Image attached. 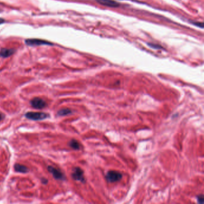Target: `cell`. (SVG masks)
<instances>
[{
	"label": "cell",
	"instance_id": "6",
	"mask_svg": "<svg viewBox=\"0 0 204 204\" xmlns=\"http://www.w3.org/2000/svg\"><path fill=\"white\" fill-rule=\"evenodd\" d=\"M26 44L28 46H42V45H53L52 43L47 42L46 40H44L42 39L38 38H31L27 39L25 40Z\"/></svg>",
	"mask_w": 204,
	"mask_h": 204
},
{
	"label": "cell",
	"instance_id": "8",
	"mask_svg": "<svg viewBox=\"0 0 204 204\" xmlns=\"http://www.w3.org/2000/svg\"><path fill=\"white\" fill-rule=\"evenodd\" d=\"M15 51L12 49H2L0 50V56L2 58H8L12 55Z\"/></svg>",
	"mask_w": 204,
	"mask_h": 204
},
{
	"label": "cell",
	"instance_id": "7",
	"mask_svg": "<svg viewBox=\"0 0 204 204\" xmlns=\"http://www.w3.org/2000/svg\"><path fill=\"white\" fill-rule=\"evenodd\" d=\"M96 1L102 6L109 7H118L120 6L119 3L113 0H96Z\"/></svg>",
	"mask_w": 204,
	"mask_h": 204
},
{
	"label": "cell",
	"instance_id": "10",
	"mask_svg": "<svg viewBox=\"0 0 204 204\" xmlns=\"http://www.w3.org/2000/svg\"><path fill=\"white\" fill-rule=\"evenodd\" d=\"M69 145L74 150H79L80 148V143L76 140H71L69 143Z\"/></svg>",
	"mask_w": 204,
	"mask_h": 204
},
{
	"label": "cell",
	"instance_id": "3",
	"mask_svg": "<svg viewBox=\"0 0 204 204\" xmlns=\"http://www.w3.org/2000/svg\"><path fill=\"white\" fill-rule=\"evenodd\" d=\"M47 170L50 173H51L53 177L56 180H64L65 179V176L64 174L56 168H55L52 166H49L47 167Z\"/></svg>",
	"mask_w": 204,
	"mask_h": 204
},
{
	"label": "cell",
	"instance_id": "13",
	"mask_svg": "<svg viewBox=\"0 0 204 204\" xmlns=\"http://www.w3.org/2000/svg\"><path fill=\"white\" fill-rule=\"evenodd\" d=\"M192 24H193L194 25L200 27V28H203V24H202V23H201V22H192Z\"/></svg>",
	"mask_w": 204,
	"mask_h": 204
},
{
	"label": "cell",
	"instance_id": "11",
	"mask_svg": "<svg viewBox=\"0 0 204 204\" xmlns=\"http://www.w3.org/2000/svg\"><path fill=\"white\" fill-rule=\"evenodd\" d=\"M72 113V111L71 110L69 109H60V110L58 111V114L60 116H67L69 114H71Z\"/></svg>",
	"mask_w": 204,
	"mask_h": 204
},
{
	"label": "cell",
	"instance_id": "14",
	"mask_svg": "<svg viewBox=\"0 0 204 204\" xmlns=\"http://www.w3.org/2000/svg\"><path fill=\"white\" fill-rule=\"evenodd\" d=\"M42 182L43 183V184H46L47 183H48V180L46 179H44V178H43L42 179Z\"/></svg>",
	"mask_w": 204,
	"mask_h": 204
},
{
	"label": "cell",
	"instance_id": "12",
	"mask_svg": "<svg viewBox=\"0 0 204 204\" xmlns=\"http://www.w3.org/2000/svg\"><path fill=\"white\" fill-rule=\"evenodd\" d=\"M204 196L203 195H199L197 197V201H198V202L202 204L204 202Z\"/></svg>",
	"mask_w": 204,
	"mask_h": 204
},
{
	"label": "cell",
	"instance_id": "4",
	"mask_svg": "<svg viewBox=\"0 0 204 204\" xmlns=\"http://www.w3.org/2000/svg\"><path fill=\"white\" fill-rule=\"evenodd\" d=\"M30 104L31 105V106L35 109H43L44 108H45L46 107H47V104L46 102L40 98H33L31 101H30Z\"/></svg>",
	"mask_w": 204,
	"mask_h": 204
},
{
	"label": "cell",
	"instance_id": "16",
	"mask_svg": "<svg viewBox=\"0 0 204 204\" xmlns=\"http://www.w3.org/2000/svg\"><path fill=\"white\" fill-rule=\"evenodd\" d=\"M4 22H5V20L2 18H0V25L4 23Z\"/></svg>",
	"mask_w": 204,
	"mask_h": 204
},
{
	"label": "cell",
	"instance_id": "1",
	"mask_svg": "<svg viewBox=\"0 0 204 204\" xmlns=\"http://www.w3.org/2000/svg\"><path fill=\"white\" fill-rule=\"evenodd\" d=\"M26 118L32 120H42L44 119H47L50 117V115L46 113H43V112H28L26 113L25 115Z\"/></svg>",
	"mask_w": 204,
	"mask_h": 204
},
{
	"label": "cell",
	"instance_id": "2",
	"mask_svg": "<svg viewBox=\"0 0 204 204\" xmlns=\"http://www.w3.org/2000/svg\"><path fill=\"white\" fill-rule=\"evenodd\" d=\"M122 178V174L118 171H110L106 175V179L109 182L114 183Z\"/></svg>",
	"mask_w": 204,
	"mask_h": 204
},
{
	"label": "cell",
	"instance_id": "5",
	"mask_svg": "<svg viewBox=\"0 0 204 204\" xmlns=\"http://www.w3.org/2000/svg\"><path fill=\"white\" fill-rule=\"evenodd\" d=\"M72 177L74 180L82 183H84L85 181V179L84 177V172L79 167H76L73 169Z\"/></svg>",
	"mask_w": 204,
	"mask_h": 204
},
{
	"label": "cell",
	"instance_id": "9",
	"mask_svg": "<svg viewBox=\"0 0 204 204\" xmlns=\"http://www.w3.org/2000/svg\"><path fill=\"white\" fill-rule=\"evenodd\" d=\"M14 168L16 172L20 173H27L29 172V169L24 165L16 163L14 166Z\"/></svg>",
	"mask_w": 204,
	"mask_h": 204
},
{
	"label": "cell",
	"instance_id": "15",
	"mask_svg": "<svg viewBox=\"0 0 204 204\" xmlns=\"http://www.w3.org/2000/svg\"><path fill=\"white\" fill-rule=\"evenodd\" d=\"M4 118H5V116L3 114L0 113V120H3V119H4Z\"/></svg>",
	"mask_w": 204,
	"mask_h": 204
}]
</instances>
